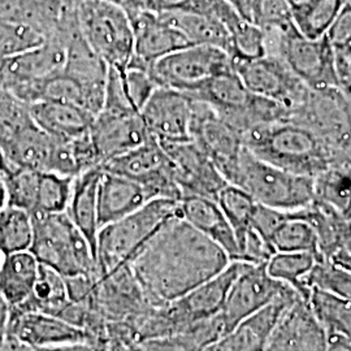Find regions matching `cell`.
<instances>
[{
    "label": "cell",
    "mask_w": 351,
    "mask_h": 351,
    "mask_svg": "<svg viewBox=\"0 0 351 351\" xmlns=\"http://www.w3.org/2000/svg\"><path fill=\"white\" fill-rule=\"evenodd\" d=\"M230 262L226 251L178 213L158 229L129 265L150 306L163 307L223 272Z\"/></svg>",
    "instance_id": "obj_1"
},
{
    "label": "cell",
    "mask_w": 351,
    "mask_h": 351,
    "mask_svg": "<svg viewBox=\"0 0 351 351\" xmlns=\"http://www.w3.org/2000/svg\"><path fill=\"white\" fill-rule=\"evenodd\" d=\"M242 143L261 160L307 177L324 172L337 159L324 139L289 120L254 126L242 134Z\"/></svg>",
    "instance_id": "obj_2"
},
{
    "label": "cell",
    "mask_w": 351,
    "mask_h": 351,
    "mask_svg": "<svg viewBox=\"0 0 351 351\" xmlns=\"http://www.w3.org/2000/svg\"><path fill=\"white\" fill-rule=\"evenodd\" d=\"M34 236L29 251L38 262L62 276H98L88 239L66 213L32 215Z\"/></svg>",
    "instance_id": "obj_3"
},
{
    "label": "cell",
    "mask_w": 351,
    "mask_h": 351,
    "mask_svg": "<svg viewBox=\"0 0 351 351\" xmlns=\"http://www.w3.org/2000/svg\"><path fill=\"white\" fill-rule=\"evenodd\" d=\"M178 202L167 198L152 199L138 211L103 226L97 243L98 276L130 263L158 229L180 213Z\"/></svg>",
    "instance_id": "obj_4"
},
{
    "label": "cell",
    "mask_w": 351,
    "mask_h": 351,
    "mask_svg": "<svg viewBox=\"0 0 351 351\" xmlns=\"http://www.w3.org/2000/svg\"><path fill=\"white\" fill-rule=\"evenodd\" d=\"M75 24L88 47L104 63L124 73L134 55L129 16L111 0H80Z\"/></svg>",
    "instance_id": "obj_5"
},
{
    "label": "cell",
    "mask_w": 351,
    "mask_h": 351,
    "mask_svg": "<svg viewBox=\"0 0 351 351\" xmlns=\"http://www.w3.org/2000/svg\"><path fill=\"white\" fill-rule=\"evenodd\" d=\"M230 185L246 191L256 203L282 211L303 210L314 202V177L281 169L245 147Z\"/></svg>",
    "instance_id": "obj_6"
},
{
    "label": "cell",
    "mask_w": 351,
    "mask_h": 351,
    "mask_svg": "<svg viewBox=\"0 0 351 351\" xmlns=\"http://www.w3.org/2000/svg\"><path fill=\"white\" fill-rule=\"evenodd\" d=\"M99 169L137 181L149 191L152 199L180 201L182 198L176 182L172 160L160 142L154 137L138 147L101 164Z\"/></svg>",
    "instance_id": "obj_7"
},
{
    "label": "cell",
    "mask_w": 351,
    "mask_h": 351,
    "mask_svg": "<svg viewBox=\"0 0 351 351\" xmlns=\"http://www.w3.org/2000/svg\"><path fill=\"white\" fill-rule=\"evenodd\" d=\"M293 293L297 291L268 274L267 263L243 262L220 313L224 332L232 330L241 322Z\"/></svg>",
    "instance_id": "obj_8"
},
{
    "label": "cell",
    "mask_w": 351,
    "mask_h": 351,
    "mask_svg": "<svg viewBox=\"0 0 351 351\" xmlns=\"http://www.w3.org/2000/svg\"><path fill=\"white\" fill-rule=\"evenodd\" d=\"M230 71H234L233 62L226 51L213 46H189L158 60L151 73L159 86L184 91Z\"/></svg>",
    "instance_id": "obj_9"
},
{
    "label": "cell",
    "mask_w": 351,
    "mask_h": 351,
    "mask_svg": "<svg viewBox=\"0 0 351 351\" xmlns=\"http://www.w3.org/2000/svg\"><path fill=\"white\" fill-rule=\"evenodd\" d=\"M233 68L250 93L285 106L290 114L311 91L284 60L277 58L236 60Z\"/></svg>",
    "instance_id": "obj_10"
},
{
    "label": "cell",
    "mask_w": 351,
    "mask_h": 351,
    "mask_svg": "<svg viewBox=\"0 0 351 351\" xmlns=\"http://www.w3.org/2000/svg\"><path fill=\"white\" fill-rule=\"evenodd\" d=\"M191 101L190 138L213 160L226 182L232 184L245 147L242 137L210 106L194 99Z\"/></svg>",
    "instance_id": "obj_11"
},
{
    "label": "cell",
    "mask_w": 351,
    "mask_h": 351,
    "mask_svg": "<svg viewBox=\"0 0 351 351\" xmlns=\"http://www.w3.org/2000/svg\"><path fill=\"white\" fill-rule=\"evenodd\" d=\"M313 91L339 88L335 47L324 37L308 39L293 29L284 42L280 58Z\"/></svg>",
    "instance_id": "obj_12"
},
{
    "label": "cell",
    "mask_w": 351,
    "mask_h": 351,
    "mask_svg": "<svg viewBox=\"0 0 351 351\" xmlns=\"http://www.w3.org/2000/svg\"><path fill=\"white\" fill-rule=\"evenodd\" d=\"M65 62V38L46 37L40 46L0 60V85L20 101L27 88L62 72Z\"/></svg>",
    "instance_id": "obj_13"
},
{
    "label": "cell",
    "mask_w": 351,
    "mask_h": 351,
    "mask_svg": "<svg viewBox=\"0 0 351 351\" xmlns=\"http://www.w3.org/2000/svg\"><path fill=\"white\" fill-rule=\"evenodd\" d=\"M171 158L178 188L185 195H198L217 199L228 185L213 160L191 139L184 142H160Z\"/></svg>",
    "instance_id": "obj_14"
},
{
    "label": "cell",
    "mask_w": 351,
    "mask_h": 351,
    "mask_svg": "<svg viewBox=\"0 0 351 351\" xmlns=\"http://www.w3.org/2000/svg\"><path fill=\"white\" fill-rule=\"evenodd\" d=\"M134 36V55L129 66L152 69L158 60L193 46L163 12L142 11L129 17Z\"/></svg>",
    "instance_id": "obj_15"
},
{
    "label": "cell",
    "mask_w": 351,
    "mask_h": 351,
    "mask_svg": "<svg viewBox=\"0 0 351 351\" xmlns=\"http://www.w3.org/2000/svg\"><path fill=\"white\" fill-rule=\"evenodd\" d=\"M193 101L176 88L159 86L141 110L151 137L159 142H184L190 138Z\"/></svg>",
    "instance_id": "obj_16"
},
{
    "label": "cell",
    "mask_w": 351,
    "mask_h": 351,
    "mask_svg": "<svg viewBox=\"0 0 351 351\" xmlns=\"http://www.w3.org/2000/svg\"><path fill=\"white\" fill-rule=\"evenodd\" d=\"M90 136L101 165L151 138L139 112L107 110H101L95 116L90 128Z\"/></svg>",
    "instance_id": "obj_17"
},
{
    "label": "cell",
    "mask_w": 351,
    "mask_h": 351,
    "mask_svg": "<svg viewBox=\"0 0 351 351\" xmlns=\"http://www.w3.org/2000/svg\"><path fill=\"white\" fill-rule=\"evenodd\" d=\"M328 343L326 329L300 297L280 316L264 351H326Z\"/></svg>",
    "instance_id": "obj_18"
},
{
    "label": "cell",
    "mask_w": 351,
    "mask_h": 351,
    "mask_svg": "<svg viewBox=\"0 0 351 351\" xmlns=\"http://www.w3.org/2000/svg\"><path fill=\"white\" fill-rule=\"evenodd\" d=\"M7 336L19 339L33 349L68 342H88V332L62 317L43 313L10 310Z\"/></svg>",
    "instance_id": "obj_19"
},
{
    "label": "cell",
    "mask_w": 351,
    "mask_h": 351,
    "mask_svg": "<svg viewBox=\"0 0 351 351\" xmlns=\"http://www.w3.org/2000/svg\"><path fill=\"white\" fill-rule=\"evenodd\" d=\"M298 293L271 303L259 313L241 322L239 326L226 332L206 351H264L268 339L276 326L280 316L293 301L300 298Z\"/></svg>",
    "instance_id": "obj_20"
},
{
    "label": "cell",
    "mask_w": 351,
    "mask_h": 351,
    "mask_svg": "<svg viewBox=\"0 0 351 351\" xmlns=\"http://www.w3.org/2000/svg\"><path fill=\"white\" fill-rule=\"evenodd\" d=\"M150 201L152 198L149 191L137 181L101 171L98 186V221L101 229L138 211Z\"/></svg>",
    "instance_id": "obj_21"
},
{
    "label": "cell",
    "mask_w": 351,
    "mask_h": 351,
    "mask_svg": "<svg viewBox=\"0 0 351 351\" xmlns=\"http://www.w3.org/2000/svg\"><path fill=\"white\" fill-rule=\"evenodd\" d=\"M180 216L226 251L230 261H239L236 234L215 199L185 195L178 202Z\"/></svg>",
    "instance_id": "obj_22"
},
{
    "label": "cell",
    "mask_w": 351,
    "mask_h": 351,
    "mask_svg": "<svg viewBox=\"0 0 351 351\" xmlns=\"http://www.w3.org/2000/svg\"><path fill=\"white\" fill-rule=\"evenodd\" d=\"M34 124L58 139L75 138L88 133L95 119L85 108L64 101H40L29 104Z\"/></svg>",
    "instance_id": "obj_23"
},
{
    "label": "cell",
    "mask_w": 351,
    "mask_h": 351,
    "mask_svg": "<svg viewBox=\"0 0 351 351\" xmlns=\"http://www.w3.org/2000/svg\"><path fill=\"white\" fill-rule=\"evenodd\" d=\"M101 176L99 168H93L75 177L71 201L65 211L78 230L88 239L95 261L98 234L101 230L98 221V186Z\"/></svg>",
    "instance_id": "obj_24"
},
{
    "label": "cell",
    "mask_w": 351,
    "mask_h": 351,
    "mask_svg": "<svg viewBox=\"0 0 351 351\" xmlns=\"http://www.w3.org/2000/svg\"><path fill=\"white\" fill-rule=\"evenodd\" d=\"M39 262L32 251L5 255L0 262V295L10 308L25 303L37 282Z\"/></svg>",
    "instance_id": "obj_25"
},
{
    "label": "cell",
    "mask_w": 351,
    "mask_h": 351,
    "mask_svg": "<svg viewBox=\"0 0 351 351\" xmlns=\"http://www.w3.org/2000/svg\"><path fill=\"white\" fill-rule=\"evenodd\" d=\"M184 33L193 46H213L232 56V38L226 25L213 16L184 11H159Z\"/></svg>",
    "instance_id": "obj_26"
},
{
    "label": "cell",
    "mask_w": 351,
    "mask_h": 351,
    "mask_svg": "<svg viewBox=\"0 0 351 351\" xmlns=\"http://www.w3.org/2000/svg\"><path fill=\"white\" fill-rule=\"evenodd\" d=\"M306 301L328 337L351 343V301L319 288L310 289Z\"/></svg>",
    "instance_id": "obj_27"
},
{
    "label": "cell",
    "mask_w": 351,
    "mask_h": 351,
    "mask_svg": "<svg viewBox=\"0 0 351 351\" xmlns=\"http://www.w3.org/2000/svg\"><path fill=\"white\" fill-rule=\"evenodd\" d=\"M314 203L341 220L351 219V171L329 167L314 177Z\"/></svg>",
    "instance_id": "obj_28"
},
{
    "label": "cell",
    "mask_w": 351,
    "mask_h": 351,
    "mask_svg": "<svg viewBox=\"0 0 351 351\" xmlns=\"http://www.w3.org/2000/svg\"><path fill=\"white\" fill-rule=\"evenodd\" d=\"M71 303L65 277L46 265H39V275L30 298L10 310L43 313L60 317L64 310Z\"/></svg>",
    "instance_id": "obj_29"
},
{
    "label": "cell",
    "mask_w": 351,
    "mask_h": 351,
    "mask_svg": "<svg viewBox=\"0 0 351 351\" xmlns=\"http://www.w3.org/2000/svg\"><path fill=\"white\" fill-rule=\"evenodd\" d=\"M276 252H310L323 262L319 239L311 223L302 215L301 210L289 211L287 220L278 226L271 239Z\"/></svg>",
    "instance_id": "obj_30"
},
{
    "label": "cell",
    "mask_w": 351,
    "mask_h": 351,
    "mask_svg": "<svg viewBox=\"0 0 351 351\" xmlns=\"http://www.w3.org/2000/svg\"><path fill=\"white\" fill-rule=\"evenodd\" d=\"M317 262L320 261L310 252H275L267 262V271L306 300L310 293L306 280Z\"/></svg>",
    "instance_id": "obj_31"
},
{
    "label": "cell",
    "mask_w": 351,
    "mask_h": 351,
    "mask_svg": "<svg viewBox=\"0 0 351 351\" xmlns=\"http://www.w3.org/2000/svg\"><path fill=\"white\" fill-rule=\"evenodd\" d=\"M34 236L32 215L5 204L0 208V254L3 256L30 249Z\"/></svg>",
    "instance_id": "obj_32"
},
{
    "label": "cell",
    "mask_w": 351,
    "mask_h": 351,
    "mask_svg": "<svg viewBox=\"0 0 351 351\" xmlns=\"http://www.w3.org/2000/svg\"><path fill=\"white\" fill-rule=\"evenodd\" d=\"M216 202L219 203L236 234L241 259V246L251 229V219L256 207V202L246 191L230 184H228L219 193Z\"/></svg>",
    "instance_id": "obj_33"
},
{
    "label": "cell",
    "mask_w": 351,
    "mask_h": 351,
    "mask_svg": "<svg viewBox=\"0 0 351 351\" xmlns=\"http://www.w3.org/2000/svg\"><path fill=\"white\" fill-rule=\"evenodd\" d=\"M73 177L53 172H40L38 181L37 206L32 215L65 213L71 201Z\"/></svg>",
    "instance_id": "obj_34"
},
{
    "label": "cell",
    "mask_w": 351,
    "mask_h": 351,
    "mask_svg": "<svg viewBox=\"0 0 351 351\" xmlns=\"http://www.w3.org/2000/svg\"><path fill=\"white\" fill-rule=\"evenodd\" d=\"M346 0H316L307 8L293 13L291 19L298 32L308 39L324 37Z\"/></svg>",
    "instance_id": "obj_35"
},
{
    "label": "cell",
    "mask_w": 351,
    "mask_h": 351,
    "mask_svg": "<svg viewBox=\"0 0 351 351\" xmlns=\"http://www.w3.org/2000/svg\"><path fill=\"white\" fill-rule=\"evenodd\" d=\"M45 40L37 26L0 17V60L38 47Z\"/></svg>",
    "instance_id": "obj_36"
},
{
    "label": "cell",
    "mask_w": 351,
    "mask_h": 351,
    "mask_svg": "<svg viewBox=\"0 0 351 351\" xmlns=\"http://www.w3.org/2000/svg\"><path fill=\"white\" fill-rule=\"evenodd\" d=\"M40 171L14 168L4 176L7 189V204L32 213L37 206L38 181Z\"/></svg>",
    "instance_id": "obj_37"
},
{
    "label": "cell",
    "mask_w": 351,
    "mask_h": 351,
    "mask_svg": "<svg viewBox=\"0 0 351 351\" xmlns=\"http://www.w3.org/2000/svg\"><path fill=\"white\" fill-rule=\"evenodd\" d=\"M306 284L308 289H323L351 301V272L330 261L317 262Z\"/></svg>",
    "instance_id": "obj_38"
},
{
    "label": "cell",
    "mask_w": 351,
    "mask_h": 351,
    "mask_svg": "<svg viewBox=\"0 0 351 351\" xmlns=\"http://www.w3.org/2000/svg\"><path fill=\"white\" fill-rule=\"evenodd\" d=\"M126 97L132 106L141 112L142 107L150 99L152 93L159 88L149 69L138 66H128L121 73Z\"/></svg>",
    "instance_id": "obj_39"
},
{
    "label": "cell",
    "mask_w": 351,
    "mask_h": 351,
    "mask_svg": "<svg viewBox=\"0 0 351 351\" xmlns=\"http://www.w3.org/2000/svg\"><path fill=\"white\" fill-rule=\"evenodd\" d=\"M288 215L289 211L277 210V208L267 207V206L256 203L255 211H254L252 219H251V228L271 245L272 236L275 234L278 226L287 220Z\"/></svg>",
    "instance_id": "obj_40"
},
{
    "label": "cell",
    "mask_w": 351,
    "mask_h": 351,
    "mask_svg": "<svg viewBox=\"0 0 351 351\" xmlns=\"http://www.w3.org/2000/svg\"><path fill=\"white\" fill-rule=\"evenodd\" d=\"M221 0H152L154 11H184L213 16Z\"/></svg>",
    "instance_id": "obj_41"
},
{
    "label": "cell",
    "mask_w": 351,
    "mask_h": 351,
    "mask_svg": "<svg viewBox=\"0 0 351 351\" xmlns=\"http://www.w3.org/2000/svg\"><path fill=\"white\" fill-rule=\"evenodd\" d=\"M326 38L336 47L345 45L351 38V4L345 3L326 32Z\"/></svg>",
    "instance_id": "obj_42"
},
{
    "label": "cell",
    "mask_w": 351,
    "mask_h": 351,
    "mask_svg": "<svg viewBox=\"0 0 351 351\" xmlns=\"http://www.w3.org/2000/svg\"><path fill=\"white\" fill-rule=\"evenodd\" d=\"M335 60L339 91L351 99V55L342 47H335Z\"/></svg>",
    "instance_id": "obj_43"
},
{
    "label": "cell",
    "mask_w": 351,
    "mask_h": 351,
    "mask_svg": "<svg viewBox=\"0 0 351 351\" xmlns=\"http://www.w3.org/2000/svg\"><path fill=\"white\" fill-rule=\"evenodd\" d=\"M262 7L263 0H236L234 4V10L242 19L258 26L261 25L262 20Z\"/></svg>",
    "instance_id": "obj_44"
},
{
    "label": "cell",
    "mask_w": 351,
    "mask_h": 351,
    "mask_svg": "<svg viewBox=\"0 0 351 351\" xmlns=\"http://www.w3.org/2000/svg\"><path fill=\"white\" fill-rule=\"evenodd\" d=\"M36 351H97L88 342H68V343H60L53 345L47 348H39L34 349Z\"/></svg>",
    "instance_id": "obj_45"
},
{
    "label": "cell",
    "mask_w": 351,
    "mask_h": 351,
    "mask_svg": "<svg viewBox=\"0 0 351 351\" xmlns=\"http://www.w3.org/2000/svg\"><path fill=\"white\" fill-rule=\"evenodd\" d=\"M8 317H10V306L0 295V350L7 339V328H8Z\"/></svg>",
    "instance_id": "obj_46"
},
{
    "label": "cell",
    "mask_w": 351,
    "mask_h": 351,
    "mask_svg": "<svg viewBox=\"0 0 351 351\" xmlns=\"http://www.w3.org/2000/svg\"><path fill=\"white\" fill-rule=\"evenodd\" d=\"M339 251H343L351 255V219L345 220L341 226Z\"/></svg>",
    "instance_id": "obj_47"
},
{
    "label": "cell",
    "mask_w": 351,
    "mask_h": 351,
    "mask_svg": "<svg viewBox=\"0 0 351 351\" xmlns=\"http://www.w3.org/2000/svg\"><path fill=\"white\" fill-rule=\"evenodd\" d=\"M0 351H36L33 348L27 346L25 343L20 342L19 339H13L11 336H7L5 342Z\"/></svg>",
    "instance_id": "obj_48"
},
{
    "label": "cell",
    "mask_w": 351,
    "mask_h": 351,
    "mask_svg": "<svg viewBox=\"0 0 351 351\" xmlns=\"http://www.w3.org/2000/svg\"><path fill=\"white\" fill-rule=\"evenodd\" d=\"M330 262H333L335 264H337L339 267L348 269L349 272H351V255L343 252V251H337L332 258H330Z\"/></svg>",
    "instance_id": "obj_49"
},
{
    "label": "cell",
    "mask_w": 351,
    "mask_h": 351,
    "mask_svg": "<svg viewBox=\"0 0 351 351\" xmlns=\"http://www.w3.org/2000/svg\"><path fill=\"white\" fill-rule=\"evenodd\" d=\"M329 343H328V350L326 351H351L350 342H346L343 339H333L328 337Z\"/></svg>",
    "instance_id": "obj_50"
},
{
    "label": "cell",
    "mask_w": 351,
    "mask_h": 351,
    "mask_svg": "<svg viewBox=\"0 0 351 351\" xmlns=\"http://www.w3.org/2000/svg\"><path fill=\"white\" fill-rule=\"evenodd\" d=\"M290 8V13L300 12L302 10L307 8L308 5H311L316 0H287Z\"/></svg>",
    "instance_id": "obj_51"
},
{
    "label": "cell",
    "mask_w": 351,
    "mask_h": 351,
    "mask_svg": "<svg viewBox=\"0 0 351 351\" xmlns=\"http://www.w3.org/2000/svg\"><path fill=\"white\" fill-rule=\"evenodd\" d=\"M5 204H7V189H5L4 176L0 172V208H3Z\"/></svg>",
    "instance_id": "obj_52"
},
{
    "label": "cell",
    "mask_w": 351,
    "mask_h": 351,
    "mask_svg": "<svg viewBox=\"0 0 351 351\" xmlns=\"http://www.w3.org/2000/svg\"><path fill=\"white\" fill-rule=\"evenodd\" d=\"M336 47H342L343 50L348 51L349 53L351 55V38L345 43V45H342V46H336Z\"/></svg>",
    "instance_id": "obj_53"
},
{
    "label": "cell",
    "mask_w": 351,
    "mask_h": 351,
    "mask_svg": "<svg viewBox=\"0 0 351 351\" xmlns=\"http://www.w3.org/2000/svg\"><path fill=\"white\" fill-rule=\"evenodd\" d=\"M228 1H229V3H230L233 7H234V4H236V0H228Z\"/></svg>",
    "instance_id": "obj_54"
},
{
    "label": "cell",
    "mask_w": 351,
    "mask_h": 351,
    "mask_svg": "<svg viewBox=\"0 0 351 351\" xmlns=\"http://www.w3.org/2000/svg\"><path fill=\"white\" fill-rule=\"evenodd\" d=\"M346 3H349V4H351V0H346Z\"/></svg>",
    "instance_id": "obj_55"
}]
</instances>
